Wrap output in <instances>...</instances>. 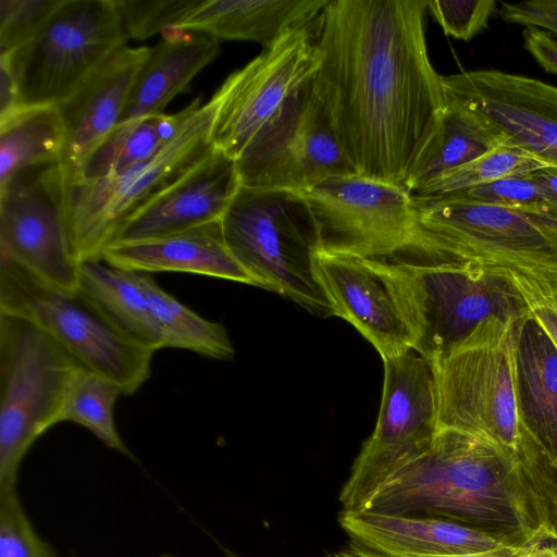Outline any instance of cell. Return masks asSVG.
Segmentation results:
<instances>
[{
    "instance_id": "6da1fadb",
    "label": "cell",
    "mask_w": 557,
    "mask_h": 557,
    "mask_svg": "<svg viewBox=\"0 0 557 557\" xmlns=\"http://www.w3.org/2000/svg\"><path fill=\"white\" fill-rule=\"evenodd\" d=\"M426 0H329L315 20L314 76L360 175L408 193L434 150L446 109L425 41Z\"/></svg>"
},
{
    "instance_id": "7a4b0ae2",
    "label": "cell",
    "mask_w": 557,
    "mask_h": 557,
    "mask_svg": "<svg viewBox=\"0 0 557 557\" xmlns=\"http://www.w3.org/2000/svg\"><path fill=\"white\" fill-rule=\"evenodd\" d=\"M358 510L454 520L529 543L547 540L517 455L451 429L386 479Z\"/></svg>"
},
{
    "instance_id": "3957f363",
    "label": "cell",
    "mask_w": 557,
    "mask_h": 557,
    "mask_svg": "<svg viewBox=\"0 0 557 557\" xmlns=\"http://www.w3.org/2000/svg\"><path fill=\"white\" fill-rule=\"evenodd\" d=\"M429 361L450 352L484 320L529 319L528 306L503 268L484 265L408 239L376 259Z\"/></svg>"
},
{
    "instance_id": "277c9868",
    "label": "cell",
    "mask_w": 557,
    "mask_h": 557,
    "mask_svg": "<svg viewBox=\"0 0 557 557\" xmlns=\"http://www.w3.org/2000/svg\"><path fill=\"white\" fill-rule=\"evenodd\" d=\"M221 223L230 252L257 286L317 315H335L317 271L319 227L301 193L240 185Z\"/></svg>"
},
{
    "instance_id": "5b68a950",
    "label": "cell",
    "mask_w": 557,
    "mask_h": 557,
    "mask_svg": "<svg viewBox=\"0 0 557 557\" xmlns=\"http://www.w3.org/2000/svg\"><path fill=\"white\" fill-rule=\"evenodd\" d=\"M525 320L490 317L450 352L430 361L438 429L463 432L517 455V343Z\"/></svg>"
},
{
    "instance_id": "8992f818",
    "label": "cell",
    "mask_w": 557,
    "mask_h": 557,
    "mask_svg": "<svg viewBox=\"0 0 557 557\" xmlns=\"http://www.w3.org/2000/svg\"><path fill=\"white\" fill-rule=\"evenodd\" d=\"M215 107L201 98L176 135L154 156L108 177L83 181L64 177L69 232L79 262L101 260L116 230L214 150L211 128Z\"/></svg>"
},
{
    "instance_id": "52a82bcc",
    "label": "cell",
    "mask_w": 557,
    "mask_h": 557,
    "mask_svg": "<svg viewBox=\"0 0 557 557\" xmlns=\"http://www.w3.org/2000/svg\"><path fill=\"white\" fill-rule=\"evenodd\" d=\"M0 313L24 318L55 339L87 370L131 396L150 377L153 351L127 339L79 288L49 283L0 256Z\"/></svg>"
},
{
    "instance_id": "ba28073f",
    "label": "cell",
    "mask_w": 557,
    "mask_h": 557,
    "mask_svg": "<svg viewBox=\"0 0 557 557\" xmlns=\"http://www.w3.org/2000/svg\"><path fill=\"white\" fill-rule=\"evenodd\" d=\"M81 369L86 368L38 325L0 313V485L16 483L23 457L57 424Z\"/></svg>"
},
{
    "instance_id": "9c48e42d",
    "label": "cell",
    "mask_w": 557,
    "mask_h": 557,
    "mask_svg": "<svg viewBox=\"0 0 557 557\" xmlns=\"http://www.w3.org/2000/svg\"><path fill=\"white\" fill-rule=\"evenodd\" d=\"M115 0H64L24 47L0 57L10 70L20 107H58L126 46Z\"/></svg>"
},
{
    "instance_id": "30bf717a",
    "label": "cell",
    "mask_w": 557,
    "mask_h": 557,
    "mask_svg": "<svg viewBox=\"0 0 557 557\" xmlns=\"http://www.w3.org/2000/svg\"><path fill=\"white\" fill-rule=\"evenodd\" d=\"M409 239L504 269H557V220L458 199H413Z\"/></svg>"
},
{
    "instance_id": "8fae6325",
    "label": "cell",
    "mask_w": 557,
    "mask_h": 557,
    "mask_svg": "<svg viewBox=\"0 0 557 557\" xmlns=\"http://www.w3.org/2000/svg\"><path fill=\"white\" fill-rule=\"evenodd\" d=\"M383 362L376 425L339 492L342 510H358L386 479L423 454L438 431L432 363L413 349Z\"/></svg>"
},
{
    "instance_id": "7c38bea8",
    "label": "cell",
    "mask_w": 557,
    "mask_h": 557,
    "mask_svg": "<svg viewBox=\"0 0 557 557\" xmlns=\"http://www.w3.org/2000/svg\"><path fill=\"white\" fill-rule=\"evenodd\" d=\"M314 76L236 159L242 186L304 193L330 177L358 174L341 147Z\"/></svg>"
},
{
    "instance_id": "4fadbf2b",
    "label": "cell",
    "mask_w": 557,
    "mask_h": 557,
    "mask_svg": "<svg viewBox=\"0 0 557 557\" xmlns=\"http://www.w3.org/2000/svg\"><path fill=\"white\" fill-rule=\"evenodd\" d=\"M311 25L286 32L214 92L211 139L216 150L236 160L317 74L319 53Z\"/></svg>"
},
{
    "instance_id": "5bb4252c",
    "label": "cell",
    "mask_w": 557,
    "mask_h": 557,
    "mask_svg": "<svg viewBox=\"0 0 557 557\" xmlns=\"http://www.w3.org/2000/svg\"><path fill=\"white\" fill-rule=\"evenodd\" d=\"M0 256L58 287L78 288L60 161L25 169L0 188Z\"/></svg>"
},
{
    "instance_id": "9a60e30c",
    "label": "cell",
    "mask_w": 557,
    "mask_h": 557,
    "mask_svg": "<svg viewBox=\"0 0 557 557\" xmlns=\"http://www.w3.org/2000/svg\"><path fill=\"white\" fill-rule=\"evenodd\" d=\"M317 221L322 251L382 259L410 238V194L360 174L330 177L301 193Z\"/></svg>"
},
{
    "instance_id": "2e32d148",
    "label": "cell",
    "mask_w": 557,
    "mask_h": 557,
    "mask_svg": "<svg viewBox=\"0 0 557 557\" xmlns=\"http://www.w3.org/2000/svg\"><path fill=\"white\" fill-rule=\"evenodd\" d=\"M445 99L478 116L503 144L557 168V87L499 70L442 76Z\"/></svg>"
},
{
    "instance_id": "e0dca14e",
    "label": "cell",
    "mask_w": 557,
    "mask_h": 557,
    "mask_svg": "<svg viewBox=\"0 0 557 557\" xmlns=\"http://www.w3.org/2000/svg\"><path fill=\"white\" fill-rule=\"evenodd\" d=\"M315 263L335 315L351 323L383 360L413 349V335L376 259L321 250Z\"/></svg>"
},
{
    "instance_id": "ac0fdd59",
    "label": "cell",
    "mask_w": 557,
    "mask_h": 557,
    "mask_svg": "<svg viewBox=\"0 0 557 557\" xmlns=\"http://www.w3.org/2000/svg\"><path fill=\"white\" fill-rule=\"evenodd\" d=\"M239 187L236 160L215 149L126 220L108 245L159 238L221 220Z\"/></svg>"
},
{
    "instance_id": "d6986e66",
    "label": "cell",
    "mask_w": 557,
    "mask_h": 557,
    "mask_svg": "<svg viewBox=\"0 0 557 557\" xmlns=\"http://www.w3.org/2000/svg\"><path fill=\"white\" fill-rule=\"evenodd\" d=\"M338 523L351 544L401 554L468 555L525 543L507 534L424 515L341 510Z\"/></svg>"
},
{
    "instance_id": "ffe728a7",
    "label": "cell",
    "mask_w": 557,
    "mask_h": 557,
    "mask_svg": "<svg viewBox=\"0 0 557 557\" xmlns=\"http://www.w3.org/2000/svg\"><path fill=\"white\" fill-rule=\"evenodd\" d=\"M149 47L115 51L67 100L58 106L65 127L60 157L64 176L73 175L94 148L120 123Z\"/></svg>"
},
{
    "instance_id": "44dd1931",
    "label": "cell",
    "mask_w": 557,
    "mask_h": 557,
    "mask_svg": "<svg viewBox=\"0 0 557 557\" xmlns=\"http://www.w3.org/2000/svg\"><path fill=\"white\" fill-rule=\"evenodd\" d=\"M221 220L159 238L110 244L101 260L127 271L184 272L257 286L230 252Z\"/></svg>"
},
{
    "instance_id": "7402d4cb",
    "label": "cell",
    "mask_w": 557,
    "mask_h": 557,
    "mask_svg": "<svg viewBox=\"0 0 557 557\" xmlns=\"http://www.w3.org/2000/svg\"><path fill=\"white\" fill-rule=\"evenodd\" d=\"M219 52L220 41L211 36L176 26L166 28L136 76L120 123L163 114L168 103Z\"/></svg>"
},
{
    "instance_id": "603a6c76",
    "label": "cell",
    "mask_w": 557,
    "mask_h": 557,
    "mask_svg": "<svg viewBox=\"0 0 557 557\" xmlns=\"http://www.w3.org/2000/svg\"><path fill=\"white\" fill-rule=\"evenodd\" d=\"M329 0H203L176 27L221 40L270 47L289 29L313 23Z\"/></svg>"
},
{
    "instance_id": "cb8c5ba5",
    "label": "cell",
    "mask_w": 557,
    "mask_h": 557,
    "mask_svg": "<svg viewBox=\"0 0 557 557\" xmlns=\"http://www.w3.org/2000/svg\"><path fill=\"white\" fill-rule=\"evenodd\" d=\"M517 408L520 424L557 461V349L531 318L517 343Z\"/></svg>"
},
{
    "instance_id": "d4e9b609",
    "label": "cell",
    "mask_w": 557,
    "mask_h": 557,
    "mask_svg": "<svg viewBox=\"0 0 557 557\" xmlns=\"http://www.w3.org/2000/svg\"><path fill=\"white\" fill-rule=\"evenodd\" d=\"M78 288L100 309L114 327L136 345L156 352L163 338L135 272L102 260L79 264Z\"/></svg>"
},
{
    "instance_id": "484cf974",
    "label": "cell",
    "mask_w": 557,
    "mask_h": 557,
    "mask_svg": "<svg viewBox=\"0 0 557 557\" xmlns=\"http://www.w3.org/2000/svg\"><path fill=\"white\" fill-rule=\"evenodd\" d=\"M190 103L176 114H158L119 123L65 178L92 181L119 174L154 156L181 128Z\"/></svg>"
},
{
    "instance_id": "4316f807",
    "label": "cell",
    "mask_w": 557,
    "mask_h": 557,
    "mask_svg": "<svg viewBox=\"0 0 557 557\" xmlns=\"http://www.w3.org/2000/svg\"><path fill=\"white\" fill-rule=\"evenodd\" d=\"M64 143L55 106L20 107L0 116V188L25 169L60 161Z\"/></svg>"
},
{
    "instance_id": "83f0119b",
    "label": "cell",
    "mask_w": 557,
    "mask_h": 557,
    "mask_svg": "<svg viewBox=\"0 0 557 557\" xmlns=\"http://www.w3.org/2000/svg\"><path fill=\"white\" fill-rule=\"evenodd\" d=\"M135 275L150 305L164 347L187 349L218 360L233 359L235 351L221 323L198 315L161 288L149 273L135 272Z\"/></svg>"
},
{
    "instance_id": "f1b7e54d",
    "label": "cell",
    "mask_w": 557,
    "mask_h": 557,
    "mask_svg": "<svg viewBox=\"0 0 557 557\" xmlns=\"http://www.w3.org/2000/svg\"><path fill=\"white\" fill-rule=\"evenodd\" d=\"M445 102L436 146L417 173L410 190L503 145L500 138L472 112L455 101L445 99Z\"/></svg>"
},
{
    "instance_id": "f546056e",
    "label": "cell",
    "mask_w": 557,
    "mask_h": 557,
    "mask_svg": "<svg viewBox=\"0 0 557 557\" xmlns=\"http://www.w3.org/2000/svg\"><path fill=\"white\" fill-rule=\"evenodd\" d=\"M120 395L112 381L81 369L67 386L57 423L70 421L83 425L109 448L132 457L114 421V405Z\"/></svg>"
},
{
    "instance_id": "4dcf8cb0",
    "label": "cell",
    "mask_w": 557,
    "mask_h": 557,
    "mask_svg": "<svg viewBox=\"0 0 557 557\" xmlns=\"http://www.w3.org/2000/svg\"><path fill=\"white\" fill-rule=\"evenodd\" d=\"M544 164L520 149L500 145L456 169L446 171L409 191L413 199H433L509 176H525Z\"/></svg>"
},
{
    "instance_id": "1f68e13d",
    "label": "cell",
    "mask_w": 557,
    "mask_h": 557,
    "mask_svg": "<svg viewBox=\"0 0 557 557\" xmlns=\"http://www.w3.org/2000/svg\"><path fill=\"white\" fill-rule=\"evenodd\" d=\"M458 199L544 214L557 220V197L529 175L504 177L433 199Z\"/></svg>"
},
{
    "instance_id": "d6a6232c",
    "label": "cell",
    "mask_w": 557,
    "mask_h": 557,
    "mask_svg": "<svg viewBox=\"0 0 557 557\" xmlns=\"http://www.w3.org/2000/svg\"><path fill=\"white\" fill-rule=\"evenodd\" d=\"M517 458L532 491L542 529L547 540L557 542V461L521 424Z\"/></svg>"
},
{
    "instance_id": "836d02e7",
    "label": "cell",
    "mask_w": 557,
    "mask_h": 557,
    "mask_svg": "<svg viewBox=\"0 0 557 557\" xmlns=\"http://www.w3.org/2000/svg\"><path fill=\"white\" fill-rule=\"evenodd\" d=\"M0 557H58L34 530L16 491V483L0 485Z\"/></svg>"
},
{
    "instance_id": "e575fe53",
    "label": "cell",
    "mask_w": 557,
    "mask_h": 557,
    "mask_svg": "<svg viewBox=\"0 0 557 557\" xmlns=\"http://www.w3.org/2000/svg\"><path fill=\"white\" fill-rule=\"evenodd\" d=\"M127 38L145 40L176 26L203 0H115Z\"/></svg>"
},
{
    "instance_id": "d590c367",
    "label": "cell",
    "mask_w": 557,
    "mask_h": 557,
    "mask_svg": "<svg viewBox=\"0 0 557 557\" xmlns=\"http://www.w3.org/2000/svg\"><path fill=\"white\" fill-rule=\"evenodd\" d=\"M64 0H0V57L28 44Z\"/></svg>"
},
{
    "instance_id": "8d00e7d4",
    "label": "cell",
    "mask_w": 557,
    "mask_h": 557,
    "mask_svg": "<svg viewBox=\"0 0 557 557\" xmlns=\"http://www.w3.org/2000/svg\"><path fill=\"white\" fill-rule=\"evenodd\" d=\"M504 270L521 293L530 318L557 349V269Z\"/></svg>"
},
{
    "instance_id": "74e56055",
    "label": "cell",
    "mask_w": 557,
    "mask_h": 557,
    "mask_svg": "<svg viewBox=\"0 0 557 557\" xmlns=\"http://www.w3.org/2000/svg\"><path fill=\"white\" fill-rule=\"evenodd\" d=\"M496 4L494 0H432L426 10L446 35L467 41L487 28Z\"/></svg>"
},
{
    "instance_id": "f35d334b",
    "label": "cell",
    "mask_w": 557,
    "mask_h": 557,
    "mask_svg": "<svg viewBox=\"0 0 557 557\" xmlns=\"http://www.w3.org/2000/svg\"><path fill=\"white\" fill-rule=\"evenodd\" d=\"M497 14L506 23L542 27L557 35V0L502 2Z\"/></svg>"
},
{
    "instance_id": "ab89813d",
    "label": "cell",
    "mask_w": 557,
    "mask_h": 557,
    "mask_svg": "<svg viewBox=\"0 0 557 557\" xmlns=\"http://www.w3.org/2000/svg\"><path fill=\"white\" fill-rule=\"evenodd\" d=\"M522 37L523 49L545 72L557 75V39L536 27H525Z\"/></svg>"
},
{
    "instance_id": "60d3db41",
    "label": "cell",
    "mask_w": 557,
    "mask_h": 557,
    "mask_svg": "<svg viewBox=\"0 0 557 557\" xmlns=\"http://www.w3.org/2000/svg\"><path fill=\"white\" fill-rule=\"evenodd\" d=\"M539 541V540H537ZM519 543L507 547L468 555H412L386 552L348 543V547L361 557H520L534 543Z\"/></svg>"
},
{
    "instance_id": "b9f144b4",
    "label": "cell",
    "mask_w": 557,
    "mask_h": 557,
    "mask_svg": "<svg viewBox=\"0 0 557 557\" xmlns=\"http://www.w3.org/2000/svg\"><path fill=\"white\" fill-rule=\"evenodd\" d=\"M529 176L557 197V168L545 166L529 174Z\"/></svg>"
},
{
    "instance_id": "7bdbcfd3",
    "label": "cell",
    "mask_w": 557,
    "mask_h": 557,
    "mask_svg": "<svg viewBox=\"0 0 557 557\" xmlns=\"http://www.w3.org/2000/svg\"><path fill=\"white\" fill-rule=\"evenodd\" d=\"M520 557H557V542L535 541Z\"/></svg>"
},
{
    "instance_id": "ee69618b",
    "label": "cell",
    "mask_w": 557,
    "mask_h": 557,
    "mask_svg": "<svg viewBox=\"0 0 557 557\" xmlns=\"http://www.w3.org/2000/svg\"><path fill=\"white\" fill-rule=\"evenodd\" d=\"M225 555H226V557H240V556L235 555L234 553H232L230 550H225Z\"/></svg>"
},
{
    "instance_id": "f6af8a7d",
    "label": "cell",
    "mask_w": 557,
    "mask_h": 557,
    "mask_svg": "<svg viewBox=\"0 0 557 557\" xmlns=\"http://www.w3.org/2000/svg\"><path fill=\"white\" fill-rule=\"evenodd\" d=\"M161 557H171V556H161Z\"/></svg>"
}]
</instances>
